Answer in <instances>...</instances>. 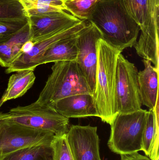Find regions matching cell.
I'll return each instance as SVG.
<instances>
[{
  "instance_id": "obj_18",
  "label": "cell",
  "mask_w": 159,
  "mask_h": 160,
  "mask_svg": "<svg viewBox=\"0 0 159 160\" xmlns=\"http://www.w3.org/2000/svg\"><path fill=\"white\" fill-rule=\"evenodd\" d=\"M52 157L50 144L22 148L2 156L1 160H52Z\"/></svg>"
},
{
  "instance_id": "obj_3",
  "label": "cell",
  "mask_w": 159,
  "mask_h": 160,
  "mask_svg": "<svg viewBox=\"0 0 159 160\" xmlns=\"http://www.w3.org/2000/svg\"><path fill=\"white\" fill-rule=\"evenodd\" d=\"M51 74L35 102L48 108L59 100L77 94H91L87 80L76 61L54 63Z\"/></svg>"
},
{
  "instance_id": "obj_28",
  "label": "cell",
  "mask_w": 159,
  "mask_h": 160,
  "mask_svg": "<svg viewBox=\"0 0 159 160\" xmlns=\"http://www.w3.org/2000/svg\"><path fill=\"white\" fill-rule=\"evenodd\" d=\"M1 158H2V156L0 155V160H1Z\"/></svg>"
},
{
  "instance_id": "obj_16",
  "label": "cell",
  "mask_w": 159,
  "mask_h": 160,
  "mask_svg": "<svg viewBox=\"0 0 159 160\" xmlns=\"http://www.w3.org/2000/svg\"><path fill=\"white\" fill-rule=\"evenodd\" d=\"M15 73L8 80L7 88L0 100L2 104L22 97L35 82V76L33 70L26 69Z\"/></svg>"
},
{
  "instance_id": "obj_19",
  "label": "cell",
  "mask_w": 159,
  "mask_h": 160,
  "mask_svg": "<svg viewBox=\"0 0 159 160\" xmlns=\"http://www.w3.org/2000/svg\"><path fill=\"white\" fill-rule=\"evenodd\" d=\"M98 0H67L64 7L68 12L81 21H87L94 10Z\"/></svg>"
},
{
  "instance_id": "obj_26",
  "label": "cell",
  "mask_w": 159,
  "mask_h": 160,
  "mask_svg": "<svg viewBox=\"0 0 159 160\" xmlns=\"http://www.w3.org/2000/svg\"><path fill=\"white\" fill-rule=\"evenodd\" d=\"M155 160H159V157H158V158H156V159Z\"/></svg>"
},
{
  "instance_id": "obj_12",
  "label": "cell",
  "mask_w": 159,
  "mask_h": 160,
  "mask_svg": "<svg viewBox=\"0 0 159 160\" xmlns=\"http://www.w3.org/2000/svg\"><path fill=\"white\" fill-rule=\"evenodd\" d=\"M48 108L68 118L98 117L91 94H77L66 97L52 103Z\"/></svg>"
},
{
  "instance_id": "obj_9",
  "label": "cell",
  "mask_w": 159,
  "mask_h": 160,
  "mask_svg": "<svg viewBox=\"0 0 159 160\" xmlns=\"http://www.w3.org/2000/svg\"><path fill=\"white\" fill-rule=\"evenodd\" d=\"M87 21H81L73 25L50 34L35 43L32 49L23 53L6 69L7 74L30 69L34 71L47 51L60 40L79 32L87 24Z\"/></svg>"
},
{
  "instance_id": "obj_29",
  "label": "cell",
  "mask_w": 159,
  "mask_h": 160,
  "mask_svg": "<svg viewBox=\"0 0 159 160\" xmlns=\"http://www.w3.org/2000/svg\"><path fill=\"white\" fill-rule=\"evenodd\" d=\"M63 2H65V1H67V0H63Z\"/></svg>"
},
{
  "instance_id": "obj_2",
  "label": "cell",
  "mask_w": 159,
  "mask_h": 160,
  "mask_svg": "<svg viewBox=\"0 0 159 160\" xmlns=\"http://www.w3.org/2000/svg\"><path fill=\"white\" fill-rule=\"evenodd\" d=\"M97 73L93 95L98 117L111 125L117 115L116 72L119 55L122 52L100 38L97 42Z\"/></svg>"
},
{
  "instance_id": "obj_14",
  "label": "cell",
  "mask_w": 159,
  "mask_h": 160,
  "mask_svg": "<svg viewBox=\"0 0 159 160\" xmlns=\"http://www.w3.org/2000/svg\"><path fill=\"white\" fill-rule=\"evenodd\" d=\"M30 39L29 22L15 34L0 38V66L9 67L22 54L21 48Z\"/></svg>"
},
{
  "instance_id": "obj_7",
  "label": "cell",
  "mask_w": 159,
  "mask_h": 160,
  "mask_svg": "<svg viewBox=\"0 0 159 160\" xmlns=\"http://www.w3.org/2000/svg\"><path fill=\"white\" fill-rule=\"evenodd\" d=\"M55 136L50 132L0 121V155L30 147L50 145Z\"/></svg>"
},
{
  "instance_id": "obj_4",
  "label": "cell",
  "mask_w": 159,
  "mask_h": 160,
  "mask_svg": "<svg viewBox=\"0 0 159 160\" xmlns=\"http://www.w3.org/2000/svg\"><path fill=\"white\" fill-rule=\"evenodd\" d=\"M147 112L142 109L117 115L110 125L111 133L107 143L112 152L121 155L142 151Z\"/></svg>"
},
{
  "instance_id": "obj_22",
  "label": "cell",
  "mask_w": 159,
  "mask_h": 160,
  "mask_svg": "<svg viewBox=\"0 0 159 160\" xmlns=\"http://www.w3.org/2000/svg\"><path fill=\"white\" fill-rule=\"evenodd\" d=\"M66 134L54 137L51 144L52 160H74L67 143Z\"/></svg>"
},
{
  "instance_id": "obj_11",
  "label": "cell",
  "mask_w": 159,
  "mask_h": 160,
  "mask_svg": "<svg viewBox=\"0 0 159 160\" xmlns=\"http://www.w3.org/2000/svg\"><path fill=\"white\" fill-rule=\"evenodd\" d=\"M81 21L68 11L30 16L29 18L30 40L35 44L50 34Z\"/></svg>"
},
{
  "instance_id": "obj_23",
  "label": "cell",
  "mask_w": 159,
  "mask_h": 160,
  "mask_svg": "<svg viewBox=\"0 0 159 160\" xmlns=\"http://www.w3.org/2000/svg\"><path fill=\"white\" fill-rule=\"evenodd\" d=\"M29 22V19L0 18V38L15 34Z\"/></svg>"
},
{
  "instance_id": "obj_1",
  "label": "cell",
  "mask_w": 159,
  "mask_h": 160,
  "mask_svg": "<svg viewBox=\"0 0 159 160\" xmlns=\"http://www.w3.org/2000/svg\"><path fill=\"white\" fill-rule=\"evenodd\" d=\"M88 21L98 28L104 40L120 51L137 42L140 27L122 0H98Z\"/></svg>"
},
{
  "instance_id": "obj_20",
  "label": "cell",
  "mask_w": 159,
  "mask_h": 160,
  "mask_svg": "<svg viewBox=\"0 0 159 160\" xmlns=\"http://www.w3.org/2000/svg\"><path fill=\"white\" fill-rule=\"evenodd\" d=\"M130 16L140 28V31L146 25L147 17V0H122Z\"/></svg>"
},
{
  "instance_id": "obj_13",
  "label": "cell",
  "mask_w": 159,
  "mask_h": 160,
  "mask_svg": "<svg viewBox=\"0 0 159 160\" xmlns=\"http://www.w3.org/2000/svg\"><path fill=\"white\" fill-rule=\"evenodd\" d=\"M143 70L138 72V79L142 105L155 110L159 101V69L148 60H143Z\"/></svg>"
},
{
  "instance_id": "obj_24",
  "label": "cell",
  "mask_w": 159,
  "mask_h": 160,
  "mask_svg": "<svg viewBox=\"0 0 159 160\" xmlns=\"http://www.w3.org/2000/svg\"><path fill=\"white\" fill-rule=\"evenodd\" d=\"M20 1L26 11L31 9L49 8L53 6L65 8L63 0H20Z\"/></svg>"
},
{
  "instance_id": "obj_21",
  "label": "cell",
  "mask_w": 159,
  "mask_h": 160,
  "mask_svg": "<svg viewBox=\"0 0 159 160\" xmlns=\"http://www.w3.org/2000/svg\"><path fill=\"white\" fill-rule=\"evenodd\" d=\"M0 18L29 19L20 0H0Z\"/></svg>"
},
{
  "instance_id": "obj_25",
  "label": "cell",
  "mask_w": 159,
  "mask_h": 160,
  "mask_svg": "<svg viewBox=\"0 0 159 160\" xmlns=\"http://www.w3.org/2000/svg\"><path fill=\"white\" fill-rule=\"evenodd\" d=\"M120 160H151L148 157L143 156L138 152L132 154L120 155Z\"/></svg>"
},
{
  "instance_id": "obj_5",
  "label": "cell",
  "mask_w": 159,
  "mask_h": 160,
  "mask_svg": "<svg viewBox=\"0 0 159 160\" xmlns=\"http://www.w3.org/2000/svg\"><path fill=\"white\" fill-rule=\"evenodd\" d=\"M0 121L50 132L56 136L66 134L69 128V118L35 102L27 106L12 108L7 113H0Z\"/></svg>"
},
{
  "instance_id": "obj_27",
  "label": "cell",
  "mask_w": 159,
  "mask_h": 160,
  "mask_svg": "<svg viewBox=\"0 0 159 160\" xmlns=\"http://www.w3.org/2000/svg\"><path fill=\"white\" fill-rule=\"evenodd\" d=\"M2 103H1V102H0V107H1V106H2Z\"/></svg>"
},
{
  "instance_id": "obj_6",
  "label": "cell",
  "mask_w": 159,
  "mask_h": 160,
  "mask_svg": "<svg viewBox=\"0 0 159 160\" xmlns=\"http://www.w3.org/2000/svg\"><path fill=\"white\" fill-rule=\"evenodd\" d=\"M138 69L122 54L119 55L116 72V99L118 114L129 113L142 109Z\"/></svg>"
},
{
  "instance_id": "obj_15",
  "label": "cell",
  "mask_w": 159,
  "mask_h": 160,
  "mask_svg": "<svg viewBox=\"0 0 159 160\" xmlns=\"http://www.w3.org/2000/svg\"><path fill=\"white\" fill-rule=\"evenodd\" d=\"M78 33L60 40L51 46L42 57L39 65L49 63L76 61L78 52L77 40Z\"/></svg>"
},
{
  "instance_id": "obj_10",
  "label": "cell",
  "mask_w": 159,
  "mask_h": 160,
  "mask_svg": "<svg viewBox=\"0 0 159 160\" xmlns=\"http://www.w3.org/2000/svg\"><path fill=\"white\" fill-rule=\"evenodd\" d=\"M66 137L74 160H102L97 127L72 125Z\"/></svg>"
},
{
  "instance_id": "obj_17",
  "label": "cell",
  "mask_w": 159,
  "mask_h": 160,
  "mask_svg": "<svg viewBox=\"0 0 159 160\" xmlns=\"http://www.w3.org/2000/svg\"><path fill=\"white\" fill-rule=\"evenodd\" d=\"M159 120L155 110H149L143 133L142 151L151 160H155L159 157Z\"/></svg>"
},
{
  "instance_id": "obj_8",
  "label": "cell",
  "mask_w": 159,
  "mask_h": 160,
  "mask_svg": "<svg viewBox=\"0 0 159 160\" xmlns=\"http://www.w3.org/2000/svg\"><path fill=\"white\" fill-rule=\"evenodd\" d=\"M102 38L101 34L96 26L88 21L87 26L81 30L77 37V58L76 62L87 80L93 96L96 84L97 73V42Z\"/></svg>"
}]
</instances>
